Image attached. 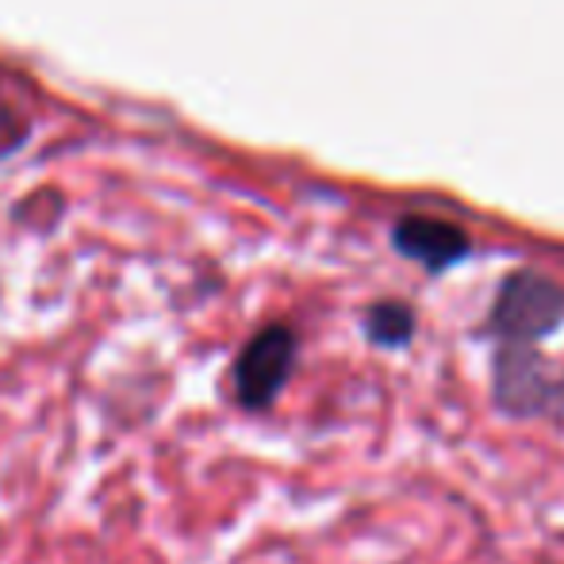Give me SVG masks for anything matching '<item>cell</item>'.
Returning a JSON list of instances; mask_svg holds the SVG:
<instances>
[{
	"instance_id": "cell-2",
	"label": "cell",
	"mask_w": 564,
	"mask_h": 564,
	"mask_svg": "<svg viewBox=\"0 0 564 564\" xmlns=\"http://www.w3.org/2000/svg\"><path fill=\"white\" fill-rule=\"evenodd\" d=\"M491 400L511 419H564V365L538 346H496Z\"/></svg>"
},
{
	"instance_id": "cell-3",
	"label": "cell",
	"mask_w": 564,
	"mask_h": 564,
	"mask_svg": "<svg viewBox=\"0 0 564 564\" xmlns=\"http://www.w3.org/2000/svg\"><path fill=\"white\" fill-rule=\"evenodd\" d=\"M300 341L289 323H269L258 335L242 346L230 380H235V395L246 411H265L284 392L292 369H296Z\"/></svg>"
},
{
	"instance_id": "cell-1",
	"label": "cell",
	"mask_w": 564,
	"mask_h": 564,
	"mask_svg": "<svg viewBox=\"0 0 564 564\" xmlns=\"http://www.w3.org/2000/svg\"><path fill=\"white\" fill-rule=\"evenodd\" d=\"M564 327V289L538 269H514L503 276L484 335L499 346H538Z\"/></svg>"
},
{
	"instance_id": "cell-5",
	"label": "cell",
	"mask_w": 564,
	"mask_h": 564,
	"mask_svg": "<svg viewBox=\"0 0 564 564\" xmlns=\"http://www.w3.org/2000/svg\"><path fill=\"white\" fill-rule=\"evenodd\" d=\"M415 307L403 304V300H377V304L365 312V335H369L372 346L384 349H403L411 338H415Z\"/></svg>"
},
{
	"instance_id": "cell-4",
	"label": "cell",
	"mask_w": 564,
	"mask_h": 564,
	"mask_svg": "<svg viewBox=\"0 0 564 564\" xmlns=\"http://www.w3.org/2000/svg\"><path fill=\"white\" fill-rule=\"evenodd\" d=\"M392 246L403 253L408 261H419L426 273H446L457 261H465L473 253V238L465 235L457 224L438 216H403L392 227Z\"/></svg>"
}]
</instances>
